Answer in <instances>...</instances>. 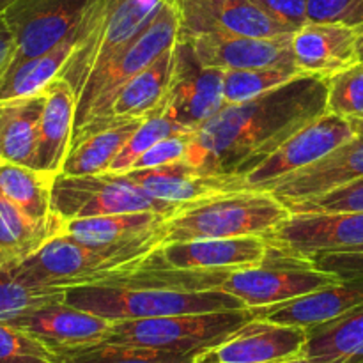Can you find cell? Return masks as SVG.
<instances>
[{
	"mask_svg": "<svg viewBox=\"0 0 363 363\" xmlns=\"http://www.w3.org/2000/svg\"><path fill=\"white\" fill-rule=\"evenodd\" d=\"M340 280L332 273L318 269L312 262L287 257L268 247L262 264L229 272L218 291L236 296L247 308H262L314 293Z\"/></svg>",
	"mask_w": 363,
	"mask_h": 363,
	"instance_id": "8",
	"label": "cell"
},
{
	"mask_svg": "<svg viewBox=\"0 0 363 363\" xmlns=\"http://www.w3.org/2000/svg\"><path fill=\"white\" fill-rule=\"evenodd\" d=\"M66 300L62 287H32L0 272V323H16L48 305Z\"/></svg>",
	"mask_w": 363,
	"mask_h": 363,
	"instance_id": "32",
	"label": "cell"
},
{
	"mask_svg": "<svg viewBox=\"0 0 363 363\" xmlns=\"http://www.w3.org/2000/svg\"><path fill=\"white\" fill-rule=\"evenodd\" d=\"M289 211H363V179L289 206Z\"/></svg>",
	"mask_w": 363,
	"mask_h": 363,
	"instance_id": "37",
	"label": "cell"
},
{
	"mask_svg": "<svg viewBox=\"0 0 363 363\" xmlns=\"http://www.w3.org/2000/svg\"><path fill=\"white\" fill-rule=\"evenodd\" d=\"M55 354V363H195L201 358V353H170L112 340L60 350Z\"/></svg>",
	"mask_w": 363,
	"mask_h": 363,
	"instance_id": "31",
	"label": "cell"
},
{
	"mask_svg": "<svg viewBox=\"0 0 363 363\" xmlns=\"http://www.w3.org/2000/svg\"><path fill=\"white\" fill-rule=\"evenodd\" d=\"M358 179H363V135L353 137L314 165L279 181L269 191L289 208Z\"/></svg>",
	"mask_w": 363,
	"mask_h": 363,
	"instance_id": "19",
	"label": "cell"
},
{
	"mask_svg": "<svg viewBox=\"0 0 363 363\" xmlns=\"http://www.w3.org/2000/svg\"><path fill=\"white\" fill-rule=\"evenodd\" d=\"M43 106L45 91L25 98L0 99V160L35 169Z\"/></svg>",
	"mask_w": 363,
	"mask_h": 363,
	"instance_id": "26",
	"label": "cell"
},
{
	"mask_svg": "<svg viewBox=\"0 0 363 363\" xmlns=\"http://www.w3.org/2000/svg\"><path fill=\"white\" fill-rule=\"evenodd\" d=\"M195 363H215V362L208 360V358H204V357H202V354H201V358H199V360H197V362H195Z\"/></svg>",
	"mask_w": 363,
	"mask_h": 363,
	"instance_id": "48",
	"label": "cell"
},
{
	"mask_svg": "<svg viewBox=\"0 0 363 363\" xmlns=\"http://www.w3.org/2000/svg\"><path fill=\"white\" fill-rule=\"evenodd\" d=\"M170 216L152 211L119 213L92 218L64 220V236L89 247H130L162 245Z\"/></svg>",
	"mask_w": 363,
	"mask_h": 363,
	"instance_id": "21",
	"label": "cell"
},
{
	"mask_svg": "<svg viewBox=\"0 0 363 363\" xmlns=\"http://www.w3.org/2000/svg\"><path fill=\"white\" fill-rule=\"evenodd\" d=\"M354 0H307L308 21H339Z\"/></svg>",
	"mask_w": 363,
	"mask_h": 363,
	"instance_id": "41",
	"label": "cell"
},
{
	"mask_svg": "<svg viewBox=\"0 0 363 363\" xmlns=\"http://www.w3.org/2000/svg\"><path fill=\"white\" fill-rule=\"evenodd\" d=\"M179 208V204L155 199L123 174L66 176L60 172L53 181L52 213L62 220L137 211L172 216Z\"/></svg>",
	"mask_w": 363,
	"mask_h": 363,
	"instance_id": "7",
	"label": "cell"
},
{
	"mask_svg": "<svg viewBox=\"0 0 363 363\" xmlns=\"http://www.w3.org/2000/svg\"><path fill=\"white\" fill-rule=\"evenodd\" d=\"M14 2H16V0H0V14L6 13V11L9 9Z\"/></svg>",
	"mask_w": 363,
	"mask_h": 363,
	"instance_id": "47",
	"label": "cell"
},
{
	"mask_svg": "<svg viewBox=\"0 0 363 363\" xmlns=\"http://www.w3.org/2000/svg\"><path fill=\"white\" fill-rule=\"evenodd\" d=\"M43 91L45 106L39 119L35 169L60 174L73 140L78 96L64 78H55Z\"/></svg>",
	"mask_w": 363,
	"mask_h": 363,
	"instance_id": "23",
	"label": "cell"
},
{
	"mask_svg": "<svg viewBox=\"0 0 363 363\" xmlns=\"http://www.w3.org/2000/svg\"><path fill=\"white\" fill-rule=\"evenodd\" d=\"M160 245L89 247L71 238H52L38 252L13 268L0 269L11 279L32 287H66L94 284L128 275L144 264Z\"/></svg>",
	"mask_w": 363,
	"mask_h": 363,
	"instance_id": "3",
	"label": "cell"
},
{
	"mask_svg": "<svg viewBox=\"0 0 363 363\" xmlns=\"http://www.w3.org/2000/svg\"><path fill=\"white\" fill-rule=\"evenodd\" d=\"M176 46V45H174ZM174 69V48L163 53L156 62L145 67L142 73L131 78L119 91L108 110V116L101 123L110 119H149V117L162 116L165 108L167 96H169L170 78ZM101 123L94 124L99 126ZM89 126L73 135L77 138L84 131L91 130ZM73 142V140H71Z\"/></svg>",
	"mask_w": 363,
	"mask_h": 363,
	"instance_id": "24",
	"label": "cell"
},
{
	"mask_svg": "<svg viewBox=\"0 0 363 363\" xmlns=\"http://www.w3.org/2000/svg\"><path fill=\"white\" fill-rule=\"evenodd\" d=\"M14 59H16V39L4 14H0V82L9 73Z\"/></svg>",
	"mask_w": 363,
	"mask_h": 363,
	"instance_id": "42",
	"label": "cell"
},
{
	"mask_svg": "<svg viewBox=\"0 0 363 363\" xmlns=\"http://www.w3.org/2000/svg\"><path fill=\"white\" fill-rule=\"evenodd\" d=\"M62 229L64 220L55 213L39 222L0 194V269L13 268L52 238L60 236Z\"/></svg>",
	"mask_w": 363,
	"mask_h": 363,
	"instance_id": "27",
	"label": "cell"
},
{
	"mask_svg": "<svg viewBox=\"0 0 363 363\" xmlns=\"http://www.w3.org/2000/svg\"><path fill=\"white\" fill-rule=\"evenodd\" d=\"M181 16V38L199 34L273 35L294 34L268 16L254 0H177Z\"/></svg>",
	"mask_w": 363,
	"mask_h": 363,
	"instance_id": "16",
	"label": "cell"
},
{
	"mask_svg": "<svg viewBox=\"0 0 363 363\" xmlns=\"http://www.w3.org/2000/svg\"><path fill=\"white\" fill-rule=\"evenodd\" d=\"M66 303L112 323L247 308L243 301L225 291H186L128 280L66 287Z\"/></svg>",
	"mask_w": 363,
	"mask_h": 363,
	"instance_id": "2",
	"label": "cell"
},
{
	"mask_svg": "<svg viewBox=\"0 0 363 363\" xmlns=\"http://www.w3.org/2000/svg\"><path fill=\"white\" fill-rule=\"evenodd\" d=\"M282 363H342V362H323V360H314V358H294V360H287Z\"/></svg>",
	"mask_w": 363,
	"mask_h": 363,
	"instance_id": "45",
	"label": "cell"
},
{
	"mask_svg": "<svg viewBox=\"0 0 363 363\" xmlns=\"http://www.w3.org/2000/svg\"><path fill=\"white\" fill-rule=\"evenodd\" d=\"M362 303L363 277L340 280L333 286L321 287L314 293L293 298L284 303L252 308V311L255 318L269 319V321L284 323V325L303 326L308 330L333 321Z\"/></svg>",
	"mask_w": 363,
	"mask_h": 363,
	"instance_id": "22",
	"label": "cell"
},
{
	"mask_svg": "<svg viewBox=\"0 0 363 363\" xmlns=\"http://www.w3.org/2000/svg\"><path fill=\"white\" fill-rule=\"evenodd\" d=\"M11 325L38 337L53 351L103 342L112 330V321L73 307L66 300L48 305Z\"/></svg>",
	"mask_w": 363,
	"mask_h": 363,
	"instance_id": "20",
	"label": "cell"
},
{
	"mask_svg": "<svg viewBox=\"0 0 363 363\" xmlns=\"http://www.w3.org/2000/svg\"><path fill=\"white\" fill-rule=\"evenodd\" d=\"M184 39L191 43L197 59L209 67H218L223 71L257 69V67H282V69L298 71L291 48L293 34L254 38V35L211 32V34H199Z\"/></svg>",
	"mask_w": 363,
	"mask_h": 363,
	"instance_id": "15",
	"label": "cell"
},
{
	"mask_svg": "<svg viewBox=\"0 0 363 363\" xmlns=\"http://www.w3.org/2000/svg\"><path fill=\"white\" fill-rule=\"evenodd\" d=\"M183 133H195V130L184 126V124L177 123V121L170 119L167 116H155L145 119L140 126L135 130V133L128 138L126 144L116 156V160L110 165L108 172L106 174H124L131 170L133 163L144 155L147 149L152 145L158 144L163 138L174 137V135H183Z\"/></svg>",
	"mask_w": 363,
	"mask_h": 363,
	"instance_id": "34",
	"label": "cell"
},
{
	"mask_svg": "<svg viewBox=\"0 0 363 363\" xmlns=\"http://www.w3.org/2000/svg\"><path fill=\"white\" fill-rule=\"evenodd\" d=\"M326 103L328 80L300 74L254 99L223 105L195 130L186 162L204 174L243 176L325 113Z\"/></svg>",
	"mask_w": 363,
	"mask_h": 363,
	"instance_id": "1",
	"label": "cell"
},
{
	"mask_svg": "<svg viewBox=\"0 0 363 363\" xmlns=\"http://www.w3.org/2000/svg\"><path fill=\"white\" fill-rule=\"evenodd\" d=\"M55 177L57 174L53 172L0 160V194L39 222L52 216V190Z\"/></svg>",
	"mask_w": 363,
	"mask_h": 363,
	"instance_id": "29",
	"label": "cell"
},
{
	"mask_svg": "<svg viewBox=\"0 0 363 363\" xmlns=\"http://www.w3.org/2000/svg\"><path fill=\"white\" fill-rule=\"evenodd\" d=\"M351 124H353L357 135H363V117H357V119H350Z\"/></svg>",
	"mask_w": 363,
	"mask_h": 363,
	"instance_id": "46",
	"label": "cell"
},
{
	"mask_svg": "<svg viewBox=\"0 0 363 363\" xmlns=\"http://www.w3.org/2000/svg\"><path fill=\"white\" fill-rule=\"evenodd\" d=\"M254 2L272 20L291 32H296L298 28L308 23L307 0H254Z\"/></svg>",
	"mask_w": 363,
	"mask_h": 363,
	"instance_id": "40",
	"label": "cell"
},
{
	"mask_svg": "<svg viewBox=\"0 0 363 363\" xmlns=\"http://www.w3.org/2000/svg\"><path fill=\"white\" fill-rule=\"evenodd\" d=\"M307 339L303 326L254 318L202 357L215 363H282L301 358Z\"/></svg>",
	"mask_w": 363,
	"mask_h": 363,
	"instance_id": "14",
	"label": "cell"
},
{
	"mask_svg": "<svg viewBox=\"0 0 363 363\" xmlns=\"http://www.w3.org/2000/svg\"><path fill=\"white\" fill-rule=\"evenodd\" d=\"M80 30V28H78ZM78 41V32L50 52L14 64L0 82V99L25 98L43 92V89L59 78Z\"/></svg>",
	"mask_w": 363,
	"mask_h": 363,
	"instance_id": "30",
	"label": "cell"
},
{
	"mask_svg": "<svg viewBox=\"0 0 363 363\" xmlns=\"http://www.w3.org/2000/svg\"><path fill=\"white\" fill-rule=\"evenodd\" d=\"M301 357L323 362H363V303L333 321L308 328Z\"/></svg>",
	"mask_w": 363,
	"mask_h": 363,
	"instance_id": "28",
	"label": "cell"
},
{
	"mask_svg": "<svg viewBox=\"0 0 363 363\" xmlns=\"http://www.w3.org/2000/svg\"><path fill=\"white\" fill-rule=\"evenodd\" d=\"M181 34L177 0H163L144 28L101 69L91 73L77 103L74 133L101 123L121 89L174 48ZM73 133V135H74Z\"/></svg>",
	"mask_w": 363,
	"mask_h": 363,
	"instance_id": "5",
	"label": "cell"
},
{
	"mask_svg": "<svg viewBox=\"0 0 363 363\" xmlns=\"http://www.w3.org/2000/svg\"><path fill=\"white\" fill-rule=\"evenodd\" d=\"M264 238L272 250L312 262L315 255L363 245V211H291Z\"/></svg>",
	"mask_w": 363,
	"mask_h": 363,
	"instance_id": "10",
	"label": "cell"
},
{
	"mask_svg": "<svg viewBox=\"0 0 363 363\" xmlns=\"http://www.w3.org/2000/svg\"><path fill=\"white\" fill-rule=\"evenodd\" d=\"M266 255L264 236L172 241L160 245L144 264L179 272H234L262 264Z\"/></svg>",
	"mask_w": 363,
	"mask_h": 363,
	"instance_id": "13",
	"label": "cell"
},
{
	"mask_svg": "<svg viewBox=\"0 0 363 363\" xmlns=\"http://www.w3.org/2000/svg\"><path fill=\"white\" fill-rule=\"evenodd\" d=\"M145 119H110L73 138L62 165L66 176L106 174L128 138Z\"/></svg>",
	"mask_w": 363,
	"mask_h": 363,
	"instance_id": "25",
	"label": "cell"
},
{
	"mask_svg": "<svg viewBox=\"0 0 363 363\" xmlns=\"http://www.w3.org/2000/svg\"><path fill=\"white\" fill-rule=\"evenodd\" d=\"M191 138H194V133L174 135V137L163 138L158 144L152 145L151 149H147V151L133 163L131 170L155 169V167L169 165V163L186 160L188 151H190Z\"/></svg>",
	"mask_w": 363,
	"mask_h": 363,
	"instance_id": "38",
	"label": "cell"
},
{
	"mask_svg": "<svg viewBox=\"0 0 363 363\" xmlns=\"http://www.w3.org/2000/svg\"><path fill=\"white\" fill-rule=\"evenodd\" d=\"M255 315L252 308L116 321L106 340L170 353H201L222 344Z\"/></svg>",
	"mask_w": 363,
	"mask_h": 363,
	"instance_id": "6",
	"label": "cell"
},
{
	"mask_svg": "<svg viewBox=\"0 0 363 363\" xmlns=\"http://www.w3.org/2000/svg\"><path fill=\"white\" fill-rule=\"evenodd\" d=\"M312 264L321 272L332 273L342 280L360 279L363 277V245L315 255L312 257Z\"/></svg>",
	"mask_w": 363,
	"mask_h": 363,
	"instance_id": "39",
	"label": "cell"
},
{
	"mask_svg": "<svg viewBox=\"0 0 363 363\" xmlns=\"http://www.w3.org/2000/svg\"><path fill=\"white\" fill-rule=\"evenodd\" d=\"M357 62H363V25L358 27V39H357Z\"/></svg>",
	"mask_w": 363,
	"mask_h": 363,
	"instance_id": "44",
	"label": "cell"
},
{
	"mask_svg": "<svg viewBox=\"0 0 363 363\" xmlns=\"http://www.w3.org/2000/svg\"><path fill=\"white\" fill-rule=\"evenodd\" d=\"M339 21L351 25V27H362L363 25V0H354Z\"/></svg>",
	"mask_w": 363,
	"mask_h": 363,
	"instance_id": "43",
	"label": "cell"
},
{
	"mask_svg": "<svg viewBox=\"0 0 363 363\" xmlns=\"http://www.w3.org/2000/svg\"><path fill=\"white\" fill-rule=\"evenodd\" d=\"M353 137L357 131L351 121L326 110L291 135L257 167L243 174L245 190H269L291 174L314 165Z\"/></svg>",
	"mask_w": 363,
	"mask_h": 363,
	"instance_id": "9",
	"label": "cell"
},
{
	"mask_svg": "<svg viewBox=\"0 0 363 363\" xmlns=\"http://www.w3.org/2000/svg\"><path fill=\"white\" fill-rule=\"evenodd\" d=\"M55 351L38 337L0 323V363H55Z\"/></svg>",
	"mask_w": 363,
	"mask_h": 363,
	"instance_id": "36",
	"label": "cell"
},
{
	"mask_svg": "<svg viewBox=\"0 0 363 363\" xmlns=\"http://www.w3.org/2000/svg\"><path fill=\"white\" fill-rule=\"evenodd\" d=\"M301 73L282 67H257V69H229L223 74V99L225 105L248 101L266 94Z\"/></svg>",
	"mask_w": 363,
	"mask_h": 363,
	"instance_id": "33",
	"label": "cell"
},
{
	"mask_svg": "<svg viewBox=\"0 0 363 363\" xmlns=\"http://www.w3.org/2000/svg\"><path fill=\"white\" fill-rule=\"evenodd\" d=\"M289 213V208L269 190L225 191L181 206L167 220L163 243L266 236Z\"/></svg>",
	"mask_w": 363,
	"mask_h": 363,
	"instance_id": "4",
	"label": "cell"
},
{
	"mask_svg": "<svg viewBox=\"0 0 363 363\" xmlns=\"http://www.w3.org/2000/svg\"><path fill=\"white\" fill-rule=\"evenodd\" d=\"M123 176L155 199L179 206L191 204L225 191L245 190L241 176L204 174L186 160L155 169L128 170Z\"/></svg>",
	"mask_w": 363,
	"mask_h": 363,
	"instance_id": "18",
	"label": "cell"
},
{
	"mask_svg": "<svg viewBox=\"0 0 363 363\" xmlns=\"http://www.w3.org/2000/svg\"><path fill=\"white\" fill-rule=\"evenodd\" d=\"M360 363H363V362H360Z\"/></svg>",
	"mask_w": 363,
	"mask_h": 363,
	"instance_id": "49",
	"label": "cell"
},
{
	"mask_svg": "<svg viewBox=\"0 0 363 363\" xmlns=\"http://www.w3.org/2000/svg\"><path fill=\"white\" fill-rule=\"evenodd\" d=\"M357 39L358 27L342 21H308L291 39L298 71L328 80L357 64Z\"/></svg>",
	"mask_w": 363,
	"mask_h": 363,
	"instance_id": "17",
	"label": "cell"
},
{
	"mask_svg": "<svg viewBox=\"0 0 363 363\" xmlns=\"http://www.w3.org/2000/svg\"><path fill=\"white\" fill-rule=\"evenodd\" d=\"M223 74L218 67L204 66L195 55L188 39H177L174 46V69L162 116L197 130L225 105Z\"/></svg>",
	"mask_w": 363,
	"mask_h": 363,
	"instance_id": "11",
	"label": "cell"
},
{
	"mask_svg": "<svg viewBox=\"0 0 363 363\" xmlns=\"http://www.w3.org/2000/svg\"><path fill=\"white\" fill-rule=\"evenodd\" d=\"M92 2L94 0H16L4 13L16 39L14 64L43 55L77 34Z\"/></svg>",
	"mask_w": 363,
	"mask_h": 363,
	"instance_id": "12",
	"label": "cell"
},
{
	"mask_svg": "<svg viewBox=\"0 0 363 363\" xmlns=\"http://www.w3.org/2000/svg\"><path fill=\"white\" fill-rule=\"evenodd\" d=\"M326 110L346 119L363 117V62L353 64L328 78Z\"/></svg>",
	"mask_w": 363,
	"mask_h": 363,
	"instance_id": "35",
	"label": "cell"
}]
</instances>
